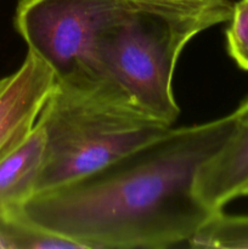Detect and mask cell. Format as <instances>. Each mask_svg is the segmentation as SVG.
Returning <instances> with one entry per match:
<instances>
[{"label":"cell","instance_id":"cell-12","mask_svg":"<svg viewBox=\"0 0 248 249\" xmlns=\"http://www.w3.org/2000/svg\"><path fill=\"white\" fill-rule=\"evenodd\" d=\"M245 196H248V189L246 190V192H245Z\"/></svg>","mask_w":248,"mask_h":249},{"label":"cell","instance_id":"cell-6","mask_svg":"<svg viewBox=\"0 0 248 249\" xmlns=\"http://www.w3.org/2000/svg\"><path fill=\"white\" fill-rule=\"evenodd\" d=\"M231 116L230 135L199 168L195 182L197 196L214 213L236 197L245 196L248 189V99Z\"/></svg>","mask_w":248,"mask_h":249},{"label":"cell","instance_id":"cell-7","mask_svg":"<svg viewBox=\"0 0 248 249\" xmlns=\"http://www.w3.org/2000/svg\"><path fill=\"white\" fill-rule=\"evenodd\" d=\"M45 142L44 130L35 124L28 138L0 162V218L19 211L36 195Z\"/></svg>","mask_w":248,"mask_h":249},{"label":"cell","instance_id":"cell-3","mask_svg":"<svg viewBox=\"0 0 248 249\" xmlns=\"http://www.w3.org/2000/svg\"><path fill=\"white\" fill-rule=\"evenodd\" d=\"M36 124L46 140L36 194L91 174L173 128L107 79L56 80Z\"/></svg>","mask_w":248,"mask_h":249},{"label":"cell","instance_id":"cell-11","mask_svg":"<svg viewBox=\"0 0 248 249\" xmlns=\"http://www.w3.org/2000/svg\"><path fill=\"white\" fill-rule=\"evenodd\" d=\"M6 80H7V77L0 78V90H1V88L5 85V83H6Z\"/></svg>","mask_w":248,"mask_h":249},{"label":"cell","instance_id":"cell-8","mask_svg":"<svg viewBox=\"0 0 248 249\" xmlns=\"http://www.w3.org/2000/svg\"><path fill=\"white\" fill-rule=\"evenodd\" d=\"M0 248L6 249H82L24 218L18 212L0 218Z\"/></svg>","mask_w":248,"mask_h":249},{"label":"cell","instance_id":"cell-1","mask_svg":"<svg viewBox=\"0 0 248 249\" xmlns=\"http://www.w3.org/2000/svg\"><path fill=\"white\" fill-rule=\"evenodd\" d=\"M231 128V113L172 128L91 174L36 194L17 212L82 249L189 245L215 214L197 196V173Z\"/></svg>","mask_w":248,"mask_h":249},{"label":"cell","instance_id":"cell-9","mask_svg":"<svg viewBox=\"0 0 248 249\" xmlns=\"http://www.w3.org/2000/svg\"><path fill=\"white\" fill-rule=\"evenodd\" d=\"M189 246L192 248H248V215H228L218 212L207 220Z\"/></svg>","mask_w":248,"mask_h":249},{"label":"cell","instance_id":"cell-10","mask_svg":"<svg viewBox=\"0 0 248 249\" xmlns=\"http://www.w3.org/2000/svg\"><path fill=\"white\" fill-rule=\"evenodd\" d=\"M226 29L228 51L238 67L248 71V0H238L233 6Z\"/></svg>","mask_w":248,"mask_h":249},{"label":"cell","instance_id":"cell-5","mask_svg":"<svg viewBox=\"0 0 248 249\" xmlns=\"http://www.w3.org/2000/svg\"><path fill=\"white\" fill-rule=\"evenodd\" d=\"M55 82L50 66L31 51L7 75L0 90V162L32 133Z\"/></svg>","mask_w":248,"mask_h":249},{"label":"cell","instance_id":"cell-2","mask_svg":"<svg viewBox=\"0 0 248 249\" xmlns=\"http://www.w3.org/2000/svg\"><path fill=\"white\" fill-rule=\"evenodd\" d=\"M235 0H133L99 36L102 78L140 108L173 124L180 114L173 91L175 66L194 36L230 21Z\"/></svg>","mask_w":248,"mask_h":249},{"label":"cell","instance_id":"cell-4","mask_svg":"<svg viewBox=\"0 0 248 249\" xmlns=\"http://www.w3.org/2000/svg\"><path fill=\"white\" fill-rule=\"evenodd\" d=\"M133 0H19L15 27L57 82L104 79L96 44Z\"/></svg>","mask_w":248,"mask_h":249}]
</instances>
